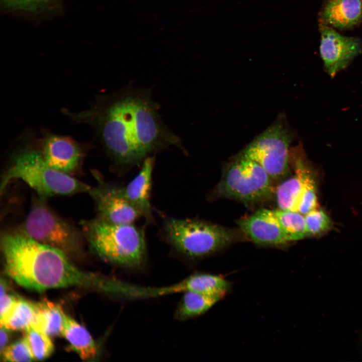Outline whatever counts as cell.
<instances>
[{"label": "cell", "instance_id": "6da1fadb", "mask_svg": "<svg viewBox=\"0 0 362 362\" xmlns=\"http://www.w3.org/2000/svg\"><path fill=\"white\" fill-rule=\"evenodd\" d=\"M74 117L96 126L105 149L121 166L139 164L151 153L170 145L182 147L145 90L126 89Z\"/></svg>", "mask_w": 362, "mask_h": 362}, {"label": "cell", "instance_id": "7a4b0ae2", "mask_svg": "<svg viewBox=\"0 0 362 362\" xmlns=\"http://www.w3.org/2000/svg\"><path fill=\"white\" fill-rule=\"evenodd\" d=\"M1 246L7 275L36 291L71 286L103 289L105 278L78 269L64 252L31 238L23 230L5 232Z\"/></svg>", "mask_w": 362, "mask_h": 362}, {"label": "cell", "instance_id": "3957f363", "mask_svg": "<svg viewBox=\"0 0 362 362\" xmlns=\"http://www.w3.org/2000/svg\"><path fill=\"white\" fill-rule=\"evenodd\" d=\"M81 224L90 247L104 260L130 269L144 265L146 244L143 228L133 223H111L98 217Z\"/></svg>", "mask_w": 362, "mask_h": 362}, {"label": "cell", "instance_id": "277c9868", "mask_svg": "<svg viewBox=\"0 0 362 362\" xmlns=\"http://www.w3.org/2000/svg\"><path fill=\"white\" fill-rule=\"evenodd\" d=\"M23 180L33 189L39 198L45 200L56 195L69 196L88 192L91 187L68 174L50 166L41 152L29 150L14 158L1 184V194L14 179Z\"/></svg>", "mask_w": 362, "mask_h": 362}, {"label": "cell", "instance_id": "5b68a950", "mask_svg": "<svg viewBox=\"0 0 362 362\" xmlns=\"http://www.w3.org/2000/svg\"><path fill=\"white\" fill-rule=\"evenodd\" d=\"M162 229L165 241L176 252L191 259L219 252L234 240L229 229L197 219L167 218Z\"/></svg>", "mask_w": 362, "mask_h": 362}, {"label": "cell", "instance_id": "8992f818", "mask_svg": "<svg viewBox=\"0 0 362 362\" xmlns=\"http://www.w3.org/2000/svg\"><path fill=\"white\" fill-rule=\"evenodd\" d=\"M271 179L257 163L237 155L225 166L215 194L246 204L258 203L275 192Z\"/></svg>", "mask_w": 362, "mask_h": 362}, {"label": "cell", "instance_id": "52a82bcc", "mask_svg": "<svg viewBox=\"0 0 362 362\" xmlns=\"http://www.w3.org/2000/svg\"><path fill=\"white\" fill-rule=\"evenodd\" d=\"M293 139L284 117H279L248 144L238 156L260 165L272 179L284 176L289 170L290 146Z\"/></svg>", "mask_w": 362, "mask_h": 362}, {"label": "cell", "instance_id": "ba28073f", "mask_svg": "<svg viewBox=\"0 0 362 362\" xmlns=\"http://www.w3.org/2000/svg\"><path fill=\"white\" fill-rule=\"evenodd\" d=\"M23 230L34 240L57 248L66 254L80 251L82 236L68 221L38 199L30 209Z\"/></svg>", "mask_w": 362, "mask_h": 362}, {"label": "cell", "instance_id": "9c48e42d", "mask_svg": "<svg viewBox=\"0 0 362 362\" xmlns=\"http://www.w3.org/2000/svg\"><path fill=\"white\" fill-rule=\"evenodd\" d=\"M318 27L319 53L326 72L334 77L362 53V39L343 36L323 23L318 22Z\"/></svg>", "mask_w": 362, "mask_h": 362}, {"label": "cell", "instance_id": "30bf717a", "mask_svg": "<svg viewBox=\"0 0 362 362\" xmlns=\"http://www.w3.org/2000/svg\"><path fill=\"white\" fill-rule=\"evenodd\" d=\"M97 185L88 193L95 201L99 219L114 224H131L141 216L126 198L124 187L105 182L96 173Z\"/></svg>", "mask_w": 362, "mask_h": 362}, {"label": "cell", "instance_id": "8fae6325", "mask_svg": "<svg viewBox=\"0 0 362 362\" xmlns=\"http://www.w3.org/2000/svg\"><path fill=\"white\" fill-rule=\"evenodd\" d=\"M238 224L242 232L258 245L281 246L289 242L274 210H259Z\"/></svg>", "mask_w": 362, "mask_h": 362}, {"label": "cell", "instance_id": "7c38bea8", "mask_svg": "<svg viewBox=\"0 0 362 362\" xmlns=\"http://www.w3.org/2000/svg\"><path fill=\"white\" fill-rule=\"evenodd\" d=\"M41 153L50 166L68 174L78 168L82 157L76 142L57 135H48L44 139Z\"/></svg>", "mask_w": 362, "mask_h": 362}, {"label": "cell", "instance_id": "4fadbf2b", "mask_svg": "<svg viewBox=\"0 0 362 362\" xmlns=\"http://www.w3.org/2000/svg\"><path fill=\"white\" fill-rule=\"evenodd\" d=\"M318 16V22L335 29H352L362 23V0H325Z\"/></svg>", "mask_w": 362, "mask_h": 362}, {"label": "cell", "instance_id": "5bb4252c", "mask_svg": "<svg viewBox=\"0 0 362 362\" xmlns=\"http://www.w3.org/2000/svg\"><path fill=\"white\" fill-rule=\"evenodd\" d=\"M154 163V156L146 157L143 161L137 174L124 187L125 195L128 201L148 222L152 220L150 197Z\"/></svg>", "mask_w": 362, "mask_h": 362}, {"label": "cell", "instance_id": "9a60e30c", "mask_svg": "<svg viewBox=\"0 0 362 362\" xmlns=\"http://www.w3.org/2000/svg\"><path fill=\"white\" fill-rule=\"evenodd\" d=\"M300 144L290 150V158L295 165V171L299 175L303 186L298 212L305 215L317 208L316 185L314 176L304 157Z\"/></svg>", "mask_w": 362, "mask_h": 362}, {"label": "cell", "instance_id": "2e32d148", "mask_svg": "<svg viewBox=\"0 0 362 362\" xmlns=\"http://www.w3.org/2000/svg\"><path fill=\"white\" fill-rule=\"evenodd\" d=\"M62 335L69 342L71 347L83 360L95 357L97 346L87 330L73 319L65 314Z\"/></svg>", "mask_w": 362, "mask_h": 362}, {"label": "cell", "instance_id": "e0dca14e", "mask_svg": "<svg viewBox=\"0 0 362 362\" xmlns=\"http://www.w3.org/2000/svg\"><path fill=\"white\" fill-rule=\"evenodd\" d=\"M183 294L174 312V318L178 321L187 320L205 313L220 300L192 291Z\"/></svg>", "mask_w": 362, "mask_h": 362}, {"label": "cell", "instance_id": "ac0fdd59", "mask_svg": "<svg viewBox=\"0 0 362 362\" xmlns=\"http://www.w3.org/2000/svg\"><path fill=\"white\" fill-rule=\"evenodd\" d=\"M34 304L36 319L33 326L50 336L61 334L65 314L60 306L48 301Z\"/></svg>", "mask_w": 362, "mask_h": 362}, {"label": "cell", "instance_id": "d6986e66", "mask_svg": "<svg viewBox=\"0 0 362 362\" xmlns=\"http://www.w3.org/2000/svg\"><path fill=\"white\" fill-rule=\"evenodd\" d=\"M35 304L23 298L17 300L7 316L1 322V327L8 330H24L36 323Z\"/></svg>", "mask_w": 362, "mask_h": 362}, {"label": "cell", "instance_id": "ffe728a7", "mask_svg": "<svg viewBox=\"0 0 362 362\" xmlns=\"http://www.w3.org/2000/svg\"><path fill=\"white\" fill-rule=\"evenodd\" d=\"M303 186L299 174H295L282 182L275 190L278 209L298 212Z\"/></svg>", "mask_w": 362, "mask_h": 362}, {"label": "cell", "instance_id": "44dd1931", "mask_svg": "<svg viewBox=\"0 0 362 362\" xmlns=\"http://www.w3.org/2000/svg\"><path fill=\"white\" fill-rule=\"evenodd\" d=\"M274 212L289 242L309 237L303 214L280 209Z\"/></svg>", "mask_w": 362, "mask_h": 362}, {"label": "cell", "instance_id": "7402d4cb", "mask_svg": "<svg viewBox=\"0 0 362 362\" xmlns=\"http://www.w3.org/2000/svg\"><path fill=\"white\" fill-rule=\"evenodd\" d=\"M197 279L195 274L182 281L171 285L163 287H146L137 285L135 295L137 299H150L187 291H196Z\"/></svg>", "mask_w": 362, "mask_h": 362}, {"label": "cell", "instance_id": "603a6c76", "mask_svg": "<svg viewBox=\"0 0 362 362\" xmlns=\"http://www.w3.org/2000/svg\"><path fill=\"white\" fill-rule=\"evenodd\" d=\"M27 342L34 359H44L49 357L54 349L50 336L42 330L31 326L25 330L24 337Z\"/></svg>", "mask_w": 362, "mask_h": 362}, {"label": "cell", "instance_id": "cb8c5ba5", "mask_svg": "<svg viewBox=\"0 0 362 362\" xmlns=\"http://www.w3.org/2000/svg\"><path fill=\"white\" fill-rule=\"evenodd\" d=\"M304 215L309 236L321 235L332 227L329 217L322 210L316 208Z\"/></svg>", "mask_w": 362, "mask_h": 362}, {"label": "cell", "instance_id": "d4e9b609", "mask_svg": "<svg viewBox=\"0 0 362 362\" xmlns=\"http://www.w3.org/2000/svg\"><path fill=\"white\" fill-rule=\"evenodd\" d=\"M1 354L2 358L6 361H31L34 359L24 338L6 346Z\"/></svg>", "mask_w": 362, "mask_h": 362}, {"label": "cell", "instance_id": "484cf974", "mask_svg": "<svg viewBox=\"0 0 362 362\" xmlns=\"http://www.w3.org/2000/svg\"><path fill=\"white\" fill-rule=\"evenodd\" d=\"M51 0H1L5 7L12 9L34 12L46 6Z\"/></svg>", "mask_w": 362, "mask_h": 362}, {"label": "cell", "instance_id": "4316f807", "mask_svg": "<svg viewBox=\"0 0 362 362\" xmlns=\"http://www.w3.org/2000/svg\"><path fill=\"white\" fill-rule=\"evenodd\" d=\"M7 284L5 280H1V308L0 321L4 319L12 310L18 297L7 292Z\"/></svg>", "mask_w": 362, "mask_h": 362}, {"label": "cell", "instance_id": "83f0119b", "mask_svg": "<svg viewBox=\"0 0 362 362\" xmlns=\"http://www.w3.org/2000/svg\"><path fill=\"white\" fill-rule=\"evenodd\" d=\"M8 330L4 327H1V332H0V347H1V353L6 347V344L8 342L9 335L7 331Z\"/></svg>", "mask_w": 362, "mask_h": 362}]
</instances>
